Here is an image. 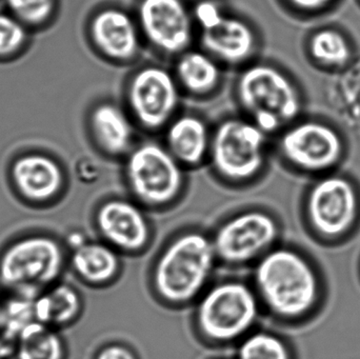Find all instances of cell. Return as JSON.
I'll return each mask as SVG.
<instances>
[{
  "instance_id": "1",
  "label": "cell",
  "mask_w": 360,
  "mask_h": 359,
  "mask_svg": "<svg viewBox=\"0 0 360 359\" xmlns=\"http://www.w3.org/2000/svg\"><path fill=\"white\" fill-rule=\"evenodd\" d=\"M69 267V251L55 234L30 231L0 247V291L35 299L58 282Z\"/></svg>"
},
{
  "instance_id": "2",
  "label": "cell",
  "mask_w": 360,
  "mask_h": 359,
  "mask_svg": "<svg viewBox=\"0 0 360 359\" xmlns=\"http://www.w3.org/2000/svg\"><path fill=\"white\" fill-rule=\"evenodd\" d=\"M236 93L251 122L266 135L285 130L304 111L300 86L274 65H250L239 76Z\"/></svg>"
},
{
  "instance_id": "3",
  "label": "cell",
  "mask_w": 360,
  "mask_h": 359,
  "mask_svg": "<svg viewBox=\"0 0 360 359\" xmlns=\"http://www.w3.org/2000/svg\"><path fill=\"white\" fill-rule=\"evenodd\" d=\"M255 280L266 307L281 318L304 315L319 297L314 270L302 255L289 249L269 252L256 268Z\"/></svg>"
},
{
  "instance_id": "4",
  "label": "cell",
  "mask_w": 360,
  "mask_h": 359,
  "mask_svg": "<svg viewBox=\"0 0 360 359\" xmlns=\"http://www.w3.org/2000/svg\"><path fill=\"white\" fill-rule=\"evenodd\" d=\"M278 150L291 168L315 178L340 170L349 155V143L333 122L306 118L283 131Z\"/></svg>"
},
{
  "instance_id": "5",
  "label": "cell",
  "mask_w": 360,
  "mask_h": 359,
  "mask_svg": "<svg viewBox=\"0 0 360 359\" xmlns=\"http://www.w3.org/2000/svg\"><path fill=\"white\" fill-rule=\"evenodd\" d=\"M212 240L198 232H188L169 244L158 259L154 282L167 301L186 303L207 284L215 263Z\"/></svg>"
},
{
  "instance_id": "6",
  "label": "cell",
  "mask_w": 360,
  "mask_h": 359,
  "mask_svg": "<svg viewBox=\"0 0 360 359\" xmlns=\"http://www.w3.org/2000/svg\"><path fill=\"white\" fill-rule=\"evenodd\" d=\"M304 208L317 233L327 237L342 235L359 218V181L340 170L315 177L307 191Z\"/></svg>"
},
{
  "instance_id": "7",
  "label": "cell",
  "mask_w": 360,
  "mask_h": 359,
  "mask_svg": "<svg viewBox=\"0 0 360 359\" xmlns=\"http://www.w3.org/2000/svg\"><path fill=\"white\" fill-rule=\"evenodd\" d=\"M266 133L240 118L224 120L211 139L210 157L216 172L232 183L259 174L266 160Z\"/></svg>"
},
{
  "instance_id": "8",
  "label": "cell",
  "mask_w": 360,
  "mask_h": 359,
  "mask_svg": "<svg viewBox=\"0 0 360 359\" xmlns=\"http://www.w3.org/2000/svg\"><path fill=\"white\" fill-rule=\"evenodd\" d=\"M257 297L243 282H221L207 291L197 308L201 332L212 341L238 339L247 333L258 318Z\"/></svg>"
},
{
  "instance_id": "9",
  "label": "cell",
  "mask_w": 360,
  "mask_h": 359,
  "mask_svg": "<svg viewBox=\"0 0 360 359\" xmlns=\"http://www.w3.org/2000/svg\"><path fill=\"white\" fill-rule=\"evenodd\" d=\"M182 164L169 149L146 143L133 150L126 164V177L132 193L143 204L160 207L172 202L181 192Z\"/></svg>"
},
{
  "instance_id": "10",
  "label": "cell",
  "mask_w": 360,
  "mask_h": 359,
  "mask_svg": "<svg viewBox=\"0 0 360 359\" xmlns=\"http://www.w3.org/2000/svg\"><path fill=\"white\" fill-rule=\"evenodd\" d=\"M128 101L131 112L143 128L160 130L169 124L179 107V84L168 70L149 65L131 79Z\"/></svg>"
},
{
  "instance_id": "11",
  "label": "cell",
  "mask_w": 360,
  "mask_h": 359,
  "mask_svg": "<svg viewBox=\"0 0 360 359\" xmlns=\"http://www.w3.org/2000/svg\"><path fill=\"white\" fill-rule=\"evenodd\" d=\"M278 235L276 221L260 211L241 213L218 229L213 244L217 257L229 263L251 261L271 247Z\"/></svg>"
},
{
  "instance_id": "12",
  "label": "cell",
  "mask_w": 360,
  "mask_h": 359,
  "mask_svg": "<svg viewBox=\"0 0 360 359\" xmlns=\"http://www.w3.org/2000/svg\"><path fill=\"white\" fill-rule=\"evenodd\" d=\"M139 25L148 41L165 54H181L192 42L193 17L184 0H141Z\"/></svg>"
},
{
  "instance_id": "13",
  "label": "cell",
  "mask_w": 360,
  "mask_h": 359,
  "mask_svg": "<svg viewBox=\"0 0 360 359\" xmlns=\"http://www.w3.org/2000/svg\"><path fill=\"white\" fill-rule=\"evenodd\" d=\"M96 227L110 246L139 251L148 242L149 223L143 211L129 200H111L99 207Z\"/></svg>"
},
{
  "instance_id": "14",
  "label": "cell",
  "mask_w": 360,
  "mask_h": 359,
  "mask_svg": "<svg viewBox=\"0 0 360 359\" xmlns=\"http://www.w3.org/2000/svg\"><path fill=\"white\" fill-rule=\"evenodd\" d=\"M139 25L126 12L117 8H103L91 22V36L99 51L113 60L130 61L141 48Z\"/></svg>"
},
{
  "instance_id": "15",
  "label": "cell",
  "mask_w": 360,
  "mask_h": 359,
  "mask_svg": "<svg viewBox=\"0 0 360 359\" xmlns=\"http://www.w3.org/2000/svg\"><path fill=\"white\" fill-rule=\"evenodd\" d=\"M201 44L214 58L229 65H238L255 52L256 35L243 19L224 15L217 25L201 31Z\"/></svg>"
},
{
  "instance_id": "16",
  "label": "cell",
  "mask_w": 360,
  "mask_h": 359,
  "mask_svg": "<svg viewBox=\"0 0 360 359\" xmlns=\"http://www.w3.org/2000/svg\"><path fill=\"white\" fill-rule=\"evenodd\" d=\"M306 54L317 69L329 73L348 69L356 58V44L342 27L325 25L311 32L306 40Z\"/></svg>"
},
{
  "instance_id": "17",
  "label": "cell",
  "mask_w": 360,
  "mask_h": 359,
  "mask_svg": "<svg viewBox=\"0 0 360 359\" xmlns=\"http://www.w3.org/2000/svg\"><path fill=\"white\" fill-rule=\"evenodd\" d=\"M13 177L21 195L30 202L53 200L63 185V173L58 164L42 155L20 158L13 168Z\"/></svg>"
},
{
  "instance_id": "18",
  "label": "cell",
  "mask_w": 360,
  "mask_h": 359,
  "mask_svg": "<svg viewBox=\"0 0 360 359\" xmlns=\"http://www.w3.org/2000/svg\"><path fill=\"white\" fill-rule=\"evenodd\" d=\"M82 309L84 301L79 291L63 280L34 299L36 322L59 331L75 324Z\"/></svg>"
},
{
  "instance_id": "19",
  "label": "cell",
  "mask_w": 360,
  "mask_h": 359,
  "mask_svg": "<svg viewBox=\"0 0 360 359\" xmlns=\"http://www.w3.org/2000/svg\"><path fill=\"white\" fill-rule=\"evenodd\" d=\"M211 139L207 124L194 115L171 122L167 131L169 151L184 166H198L210 154Z\"/></svg>"
},
{
  "instance_id": "20",
  "label": "cell",
  "mask_w": 360,
  "mask_h": 359,
  "mask_svg": "<svg viewBox=\"0 0 360 359\" xmlns=\"http://www.w3.org/2000/svg\"><path fill=\"white\" fill-rule=\"evenodd\" d=\"M91 128L99 147L111 156L128 153L132 145V122L113 103H101L91 115Z\"/></svg>"
},
{
  "instance_id": "21",
  "label": "cell",
  "mask_w": 360,
  "mask_h": 359,
  "mask_svg": "<svg viewBox=\"0 0 360 359\" xmlns=\"http://www.w3.org/2000/svg\"><path fill=\"white\" fill-rule=\"evenodd\" d=\"M69 267L86 285L101 286L110 282L118 270V259L110 244L88 240L69 251Z\"/></svg>"
},
{
  "instance_id": "22",
  "label": "cell",
  "mask_w": 360,
  "mask_h": 359,
  "mask_svg": "<svg viewBox=\"0 0 360 359\" xmlns=\"http://www.w3.org/2000/svg\"><path fill=\"white\" fill-rule=\"evenodd\" d=\"M67 358V343L60 331L36 320L27 325L17 339L15 359Z\"/></svg>"
},
{
  "instance_id": "23",
  "label": "cell",
  "mask_w": 360,
  "mask_h": 359,
  "mask_svg": "<svg viewBox=\"0 0 360 359\" xmlns=\"http://www.w3.org/2000/svg\"><path fill=\"white\" fill-rule=\"evenodd\" d=\"M176 65L179 84L195 95H205L219 84L220 69L213 56L198 51L182 53Z\"/></svg>"
},
{
  "instance_id": "24",
  "label": "cell",
  "mask_w": 360,
  "mask_h": 359,
  "mask_svg": "<svg viewBox=\"0 0 360 359\" xmlns=\"http://www.w3.org/2000/svg\"><path fill=\"white\" fill-rule=\"evenodd\" d=\"M4 297V313L0 330L13 339H18L23 329L35 322L34 299L6 295Z\"/></svg>"
},
{
  "instance_id": "25",
  "label": "cell",
  "mask_w": 360,
  "mask_h": 359,
  "mask_svg": "<svg viewBox=\"0 0 360 359\" xmlns=\"http://www.w3.org/2000/svg\"><path fill=\"white\" fill-rule=\"evenodd\" d=\"M238 356L239 359H290L285 344L266 332L248 337L239 348Z\"/></svg>"
},
{
  "instance_id": "26",
  "label": "cell",
  "mask_w": 360,
  "mask_h": 359,
  "mask_svg": "<svg viewBox=\"0 0 360 359\" xmlns=\"http://www.w3.org/2000/svg\"><path fill=\"white\" fill-rule=\"evenodd\" d=\"M10 10L20 20L29 23L46 21L54 11L55 0H6Z\"/></svg>"
},
{
  "instance_id": "27",
  "label": "cell",
  "mask_w": 360,
  "mask_h": 359,
  "mask_svg": "<svg viewBox=\"0 0 360 359\" xmlns=\"http://www.w3.org/2000/svg\"><path fill=\"white\" fill-rule=\"evenodd\" d=\"M25 39V31L17 19L0 14V56L16 52Z\"/></svg>"
},
{
  "instance_id": "28",
  "label": "cell",
  "mask_w": 360,
  "mask_h": 359,
  "mask_svg": "<svg viewBox=\"0 0 360 359\" xmlns=\"http://www.w3.org/2000/svg\"><path fill=\"white\" fill-rule=\"evenodd\" d=\"M342 0H285L288 6L302 16L309 18L326 16L338 8Z\"/></svg>"
},
{
  "instance_id": "29",
  "label": "cell",
  "mask_w": 360,
  "mask_h": 359,
  "mask_svg": "<svg viewBox=\"0 0 360 359\" xmlns=\"http://www.w3.org/2000/svg\"><path fill=\"white\" fill-rule=\"evenodd\" d=\"M224 12L215 0H200L194 8V18L201 31L211 29L224 16Z\"/></svg>"
},
{
  "instance_id": "30",
  "label": "cell",
  "mask_w": 360,
  "mask_h": 359,
  "mask_svg": "<svg viewBox=\"0 0 360 359\" xmlns=\"http://www.w3.org/2000/svg\"><path fill=\"white\" fill-rule=\"evenodd\" d=\"M95 359H136L132 352L122 346H109L97 353Z\"/></svg>"
},
{
  "instance_id": "31",
  "label": "cell",
  "mask_w": 360,
  "mask_h": 359,
  "mask_svg": "<svg viewBox=\"0 0 360 359\" xmlns=\"http://www.w3.org/2000/svg\"><path fill=\"white\" fill-rule=\"evenodd\" d=\"M88 240V238H86V236H84V234L82 233V232L72 231L65 236V240H63V242H65L68 251H72L79 248L82 244H86Z\"/></svg>"
},
{
  "instance_id": "32",
  "label": "cell",
  "mask_w": 360,
  "mask_h": 359,
  "mask_svg": "<svg viewBox=\"0 0 360 359\" xmlns=\"http://www.w3.org/2000/svg\"><path fill=\"white\" fill-rule=\"evenodd\" d=\"M2 313H4V295L0 293V327L2 322Z\"/></svg>"
},
{
  "instance_id": "33",
  "label": "cell",
  "mask_w": 360,
  "mask_h": 359,
  "mask_svg": "<svg viewBox=\"0 0 360 359\" xmlns=\"http://www.w3.org/2000/svg\"><path fill=\"white\" fill-rule=\"evenodd\" d=\"M355 1H356L357 6L360 8V0H355Z\"/></svg>"
}]
</instances>
